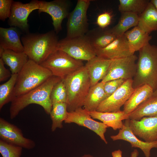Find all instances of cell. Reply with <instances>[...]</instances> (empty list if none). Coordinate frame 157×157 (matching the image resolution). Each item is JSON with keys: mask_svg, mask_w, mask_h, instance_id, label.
<instances>
[{"mask_svg": "<svg viewBox=\"0 0 157 157\" xmlns=\"http://www.w3.org/2000/svg\"><path fill=\"white\" fill-rule=\"evenodd\" d=\"M62 79L52 76L38 87L14 98L11 102L10 107V119L15 118L21 110L31 104L40 105L49 115L52 108L51 92L54 86Z\"/></svg>", "mask_w": 157, "mask_h": 157, "instance_id": "obj_1", "label": "cell"}, {"mask_svg": "<svg viewBox=\"0 0 157 157\" xmlns=\"http://www.w3.org/2000/svg\"><path fill=\"white\" fill-rule=\"evenodd\" d=\"M24 52L29 59L40 65L58 50L59 42L54 30L45 33H26L21 38Z\"/></svg>", "mask_w": 157, "mask_h": 157, "instance_id": "obj_2", "label": "cell"}, {"mask_svg": "<svg viewBox=\"0 0 157 157\" xmlns=\"http://www.w3.org/2000/svg\"><path fill=\"white\" fill-rule=\"evenodd\" d=\"M139 52L133 88L147 84L154 91L157 88V46L149 43Z\"/></svg>", "mask_w": 157, "mask_h": 157, "instance_id": "obj_3", "label": "cell"}, {"mask_svg": "<svg viewBox=\"0 0 157 157\" xmlns=\"http://www.w3.org/2000/svg\"><path fill=\"white\" fill-rule=\"evenodd\" d=\"M63 79L67 91V111L82 108L91 87L90 78L86 67L84 65Z\"/></svg>", "mask_w": 157, "mask_h": 157, "instance_id": "obj_4", "label": "cell"}, {"mask_svg": "<svg viewBox=\"0 0 157 157\" xmlns=\"http://www.w3.org/2000/svg\"><path fill=\"white\" fill-rule=\"evenodd\" d=\"M52 76L48 69L29 59L17 74L13 100L39 86Z\"/></svg>", "mask_w": 157, "mask_h": 157, "instance_id": "obj_5", "label": "cell"}, {"mask_svg": "<svg viewBox=\"0 0 157 157\" xmlns=\"http://www.w3.org/2000/svg\"><path fill=\"white\" fill-rule=\"evenodd\" d=\"M40 65L51 71L53 76L62 79L84 65L83 61L59 50L52 53Z\"/></svg>", "mask_w": 157, "mask_h": 157, "instance_id": "obj_6", "label": "cell"}, {"mask_svg": "<svg viewBox=\"0 0 157 157\" xmlns=\"http://www.w3.org/2000/svg\"><path fill=\"white\" fill-rule=\"evenodd\" d=\"M91 1L78 0L74 8L67 17L66 38H71L81 36L88 31L87 12Z\"/></svg>", "mask_w": 157, "mask_h": 157, "instance_id": "obj_7", "label": "cell"}, {"mask_svg": "<svg viewBox=\"0 0 157 157\" xmlns=\"http://www.w3.org/2000/svg\"><path fill=\"white\" fill-rule=\"evenodd\" d=\"M57 49L82 61H88L97 56L95 49L85 35L71 38H65L59 40Z\"/></svg>", "mask_w": 157, "mask_h": 157, "instance_id": "obj_8", "label": "cell"}, {"mask_svg": "<svg viewBox=\"0 0 157 157\" xmlns=\"http://www.w3.org/2000/svg\"><path fill=\"white\" fill-rule=\"evenodd\" d=\"M138 57L134 54L128 57L112 60L107 72L101 81L122 78L133 79L136 72Z\"/></svg>", "mask_w": 157, "mask_h": 157, "instance_id": "obj_9", "label": "cell"}, {"mask_svg": "<svg viewBox=\"0 0 157 157\" xmlns=\"http://www.w3.org/2000/svg\"><path fill=\"white\" fill-rule=\"evenodd\" d=\"M64 122L67 124L74 123L87 128L95 133L106 144H108L105 134L108 127L103 122L94 120L85 108H80L68 112Z\"/></svg>", "mask_w": 157, "mask_h": 157, "instance_id": "obj_10", "label": "cell"}, {"mask_svg": "<svg viewBox=\"0 0 157 157\" xmlns=\"http://www.w3.org/2000/svg\"><path fill=\"white\" fill-rule=\"evenodd\" d=\"M39 13L44 12L51 17L54 31L57 34L62 29L63 19L67 17L69 13L71 3L67 0H55L47 1H39Z\"/></svg>", "mask_w": 157, "mask_h": 157, "instance_id": "obj_11", "label": "cell"}, {"mask_svg": "<svg viewBox=\"0 0 157 157\" xmlns=\"http://www.w3.org/2000/svg\"><path fill=\"white\" fill-rule=\"evenodd\" d=\"M133 79L125 81L122 85L98 106L97 111L100 112H116L121 110L134 91Z\"/></svg>", "mask_w": 157, "mask_h": 157, "instance_id": "obj_12", "label": "cell"}, {"mask_svg": "<svg viewBox=\"0 0 157 157\" xmlns=\"http://www.w3.org/2000/svg\"><path fill=\"white\" fill-rule=\"evenodd\" d=\"M39 1L33 0L26 3L13 1L11 15L8 20V24L10 26L16 27L26 33H28V18L33 11L38 10Z\"/></svg>", "mask_w": 157, "mask_h": 157, "instance_id": "obj_13", "label": "cell"}, {"mask_svg": "<svg viewBox=\"0 0 157 157\" xmlns=\"http://www.w3.org/2000/svg\"><path fill=\"white\" fill-rule=\"evenodd\" d=\"M0 140L28 149L35 146L33 140L24 136L21 130L2 117L0 118Z\"/></svg>", "mask_w": 157, "mask_h": 157, "instance_id": "obj_14", "label": "cell"}, {"mask_svg": "<svg viewBox=\"0 0 157 157\" xmlns=\"http://www.w3.org/2000/svg\"><path fill=\"white\" fill-rule=\"evenodd\" d=\"M129 120V119L125 120L122 128L119 130L117 134L111 135L110 138L114 141L122 140L128 142L132 147L140 149L145 157H150L151 149L153 148H157V140L146 142L138 139L130 127Z\"/></svg>", "mask_w": 157, "mask_h": 157, "instance_id": "obj_15", "label": "cell"}, {"mask_svg": "<svg viewBox=\"0 0 157 157\" xmlns=\"http://www.w3.org/2000/svg\"><path fill=\"white\" fill-rule=\"evenodd\" d=\"M129 126L136 136L146 142L157 140V117H144L139 120H129Z\"/></svg>", "mask_w": 157, "mask_h": 157, "instance_id": "obj_16", "label": "cell"}, {"mask_svg": "<svg viewBox=\"0 0 157 157\" xmlns=\"http://www.w3.org/2000/svg\"><path fill=\"white\" fill-rule=\"evenodd\" d=\"M95 50L97 56L110 60L129 56L134 54L131 52L124 35L117 37L105 47Z\"/></svg>", "mask_w": 157, "mask_h": 157, "instance_id": "obj_17", "label": "cell"}, {"mask_svg": "<svg viewBox=\"0 0 157 157\" xmlns=\"http://www.w3.org/2000/svg\"><path fill=\"white\" fill-rule=\"evenodd\" d=\"M21 33L16 27H0V51L10 50L22 52L24 48L20 38Z\"/></svg>", "mask_w": 157, "mask_h": 157, "instance_id": "obj_18", "label": "cell"}, {"mask_svg": "<svg viewBox=\"0 0 157 157\" xmlns=\"http://www.w3.org/2000/svg\"><path fill=\"white\" fill-rule=\"evenodd\" d=\"M112 60L96 56L87 62L85 66L90 78L91 87L103 79Z\"/></svg>", "mask_w": 157, "mask_h": 157, "instance_id": "obj_19", "label": "cell"}, {"mask_svg": "<svg viewBox=\"0 0 157 157\" xmlns=\"http://www.w3.org/2000/svg\"><path fill=\"white\" fill-rule=\"evenodd\" d=\"M89 112L93 119L101 121L108 127H110L115 131L122 128L124 125L122 121L129 119V115L123 110L116 112L94 111Z\"/></svg>", "mask_w": 157, "mask_h": 157, "instance_id": "obj_20", "label": "cell"}, {"mask_svg": "<svg viewBox=\"0 0 157 157\" xmlns=\"http://www.w3.org/2000/svg\"><path fill=\"white\" fill-rule=\"evenodd\" d=\"M154 92L153 88L147 84L135 89L124 105L123 111L126 114H130L142 103L151 97Z\"/></svg>", "mask_w": 157, "mask_h": 157, "instance_id": "obj_21", "label": "cell"}, {"mask_svg": "<svg viewBox=\"0 0 157 157\" xmlns=\"http://www.w3.org/2000/svg\"><path fill=\"white\" fill-rule=\"evenodd\" d=\"M85 35L95 50L105 47L117 38L110 29L99 27L88 31Z\"/></svg>", "mask_w": 157, "mask_h": 157, "instance_id": "obj_22", "label": "cell"}, {"mask_svg": "<svg viewBox=\"0 0 157 157\" xmlns=\"http://www.w3.org/2000/svg\"><path fill=\"white\" fill-rule=\"evenodd\" d=\"M4 64L9 66L12 74H17L27 63L29 58L24 52L4 50L0 55Z\"/></svg>", "mask_w": 157, "mask_h": 157, "instance_id": "obj_23", "label": "cell"}, {"mask_svg": "<svg viewBox=\"0 0 157 157\" xmlns=\"http://www.w3.org/2000/svg\"><path fill=\"white\" fill-rule=\"evenodd\" d=\"M124 35L126 39L130 50L133 53L139 51L149 43L151 36L142 30L138 26L128 31Z\"/></svg>", "mask_w": 157, "mask_h": 157, "instance_id": "obj_24", "label": "cell"}, {"mask_svg": "<svg viewBox=\"0 0 157 157\" xmlns=\"http://www.w3.org/2000/svg\"><path fill=\"white\" fill-rule=\"evenodd\" d=\"M139 16L137 26L142 30L149 34L157 31V9L150 1L144 11Z\"/></svg>", "mask_w": 157, "mask_h": 157, "instance_id": "obj_25", "label": "cell"}, {"mask_svg": "<svg viewBox=\"0 0 157 157\" xmlns=\"http://www.w3.org/2000/svg\"><path fill=\"white\" fill-rule=\"evenodd\" d=\"M104 83L101 81L91 87L84 101L83 107L89 112L96 111L99 105L106 99Z\"/></svg>", "mask_w": 157, "mask_h": 157, "instance_id": "obj_26", "label": "cell"}, {"mask_svg": "<svg viewBox=\"0 0 157 157\" xmlns=\"http://www.w3.org/2000/svg\"><path fill=\"white\" fill-rule=\"evenodd\" d=\"M157 117V97L152 96L129 114V119L139 120L144 117Z\"/></svg>", "mask_w": 157, "mask_h": 157, "instance_id": "obj_27", "label": "cell"}, {"mask_svg": "<svg viewBox=\"0 0 157 157\" xmlns=\"http://www.w3.org/2000/svg\"><path fill=\"white\" fill-rule=\"evenodd\" d=\"M139 16L131 12L121 13L117 24L110 28L112 32L117 37L123 36L130 28L138 26Z\"/></svg>", "mask_w": 157, "mask_h": 157, "instance_id": "obj_28", "label": "cell"}, {"mask_svg": "<svg viewBox=\"0 0 157 157\" xmlns=\"http://www.w3.org/2000/svg\"><path fill=\"white\" fill-rule=\"evenodd\" d=\"M66 103H58L52 104L49 114L52 121L51 129L54 131L57 128H63V122L66 119L67 114Z\"/></svg>", "mask_w": 157, "mask_h": 157, "instance_id": "obj_29", "label": "cell"}, {"mask_svg": "<svg viewBox=\"0 0 157 157\" xmlns=\"http://www.w3.org/2000/svg\"><path fill=\"white\" fill-rule=\"evenodd\" d=\"M149 1L147 0H119L118 10L121 13L131 12L139 15L144 11Z\"/></svg>", "mask_w": 157, "mask_h": 157, "instance_id": "obj_30", "label": "cell"}, {"mask_svg": "<svg viewBox=\"0 0 157 157\" xmlns=\"http://www.w3.org/2000/svg\"><path fill=\"white\" fill-rule=\"evenodd\" d=\"M17 74H12L10 79L0 85V110L13 99V93Z\"/></svg>", "mask_w": 157, "mask_h": 157, "instance_id": "obj_31", "label": "cell"}, {"mask_svg": "<svg viewBox=\"0 0 157 157\" xmlns=\"http://www.w3.org/2000/svg\"><path fill=\"white\" fill-rule=\"evenodd\" d=\"M67 98V89L63 79L58 83L53 88L50 95L52 104L58 103H66Z\"/></svg>", "mask_w": 157, "mask_h": 157, "instance_id": "obj_32", "label": "cell"}, {"mask_svg": "<svg viewBox=\"0 0 157 157\" xmlns=\"http://www.w3.org/2000/svg\"><path fill=\"white\" fill-rule=\"evenodd\" d=\"M22 149L0 139V153L2 157H21Z\"/></svg>", "mask_w": 157, "mask_h": 157, "instance_id": "obj_33", "label": "cell"}, {"mask_svg": "<svg viewBox=\"0 0 157 157\" xmlns=\"http://www.w3.org/2000/svg\"><path fill=\"white\" fill-rule=\"evenodd\" d=\"M126 80L120 78L112 80L104 83V88L106 98L110 96Z\"/></svg>", "mask_w": 157, "mask_h": 157, "instance_id": "obj_34", "label": "cell"}, {"mask_svg": "<svg viewBox=\"0 0 157 157\" xmlns=\"http://www.w3.org/2000/svg\"><path fill=\"white\" fill-rule=\"evenodd\" d=\"M13 1L0 0V19L5 21L9 18L11 13V9Z\"/></svg>", "mask_w": 157, "mask_h": 157, "instance_id": "obj_35", "label": "cell"}, {"mask_svg": "<svg viewBox=\"0 0 157 157\" xmlns=\"http://www.w3.org/2000/svg\"><path fill=\"white\" fill-rule=\"evenodd\" d=\"M111 19L110 14L108 12H105L98 15L97 19V23L99 28H105L110 24Z\"/></svg>", "mask_w": 157, "mask_h": 157, "instance_id": "obj_36", "label": "cell"}, {"mask_svg": "<svg viewBox=\"0 0 157 157\" xmlns=\"http://www.w3.org/2000/svg\"><path fill=\"white\" fill-rule=\"evenodd\" d=\"M4 63L2 59L0 58V82L6 80L11 76L12 74L6 69L4 66Z\"/></svg>", "mask_w": 157, "mask_h": 157, "instance_id": "obj_37", "label": "cell"}, {"mask_svg": "<svg viewBox=\"0 0 157 157\" xmlns=\"http://www.w3.org/2000/svg\"><path fill=\"white\" fill-rule=\"evenodd\" d=\"M122 151L120 149L115 150L111 153L112 157H122Z\"/></svg>", "mask_w": 157, "mask_h": 157, "instance_id": "obj_38", "label": "cell"}, {"mask_svg": "<svg viewBox=\"0 0 157 157\" xmlns=\"http://www.w3.org/2000/svg\"><path fill=\"white\" fill-rule=\"evenodd\" d=\"M138 154L139 153L138 150L136 149H135L131 153V157H138Z\"/></svg>", "mask_w": 157, "mask_h": 157, "instance_id": "obj_39", "label": "cell"}, {"mask_svg": "<svg viewBox=\"0 0 157 157\" xmlns=\"http://www.w3.org/2000/svg\"><path fill=\"white\" fill-rule=\"evenodd\" d=\"M150 2L154 5L157 9V0H151Z\"/></svg>", "mask_w": 157, "mask_h": 157, "instance_id": "obj_40", "label": "cell"}, {"mask_svg": "<svg viewBox=\"0 0 157 157\" xmlns=\"http://www.w3.org/2000/svg\"><path fill=\"white\" fill-rule=\"evenodd\" d=\"M81 157H94L93 156L89 154H85Z\"/></svg>", "mask_w": 157, "mask_h": 157, "instance_id": "obj_41", "label": "cell"}, {"mask_svg": "<svg viewBox=\"0 0 157 157\" xmlns=\"http://www.w3.org/2000/svg\"><path fill=\"white\" fill-rule=\"evenodd\" d=\"M153 96L157 97V88L154 91Z\"/></svg>", "mask_w": 157, "mask_h": 157, "instance_id": "obj_42", "label": "cell"}]
</instances>
